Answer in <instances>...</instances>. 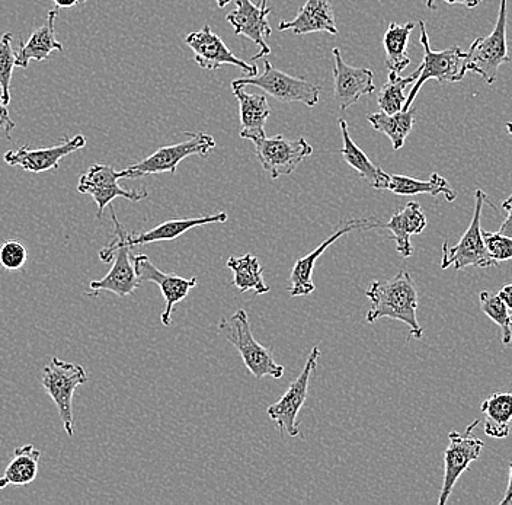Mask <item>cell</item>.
I'll list each match as a JSON object with an SVG mask.
<instances>
[{
  "instance_id": "cell-1",
  "label": "cell",
  "mask_w": 512,
  "mask_h": 505,
  "mask_svg": "<svg viewBox=\"0 0 512 505\" xmlns=\"http://www.w3.org/2000/svg\"><path fill=\"white\" fill-rule=\"evenodd\" d=\"M366 296L371 302V309L366 316L368 324H374L382 318L395 319L409 326L412 338H422L424 329L416 318L418 292L408 271H399L387 281H374Z\"/></svg>"
},
{
  "instance_id": "cell-2",
  "label": "cell",
  "mask_w": 512,
  "mask_h": 505,
  "mask_svg": "<svg viewBox=\"0 0 512 505\" xmlns=\"http://www.w3.org/2000/svg\"><path fill=\"white\" fill-rule=\"evenodd\" d=\"M219 332L239 351L246 369L256 379H281L284 376V366L278 364L271 351L259 344L252 335L248 313L245 310H236L229 318H223L219 322Z\"/></svg>"
},
{
  "instance_id": "cell-3",
  "label": "cell",
  "mask_w": 512,
  "mask_h": 505,
  "mask_svg": "<svg viewBox=\"0 0 512 505\" xmlns=\"http://www.w3.org/2000/svg\"><path fill=\"white\" fill-rule=\"evenodd\" d=\"M185 136L188 137L185 142L178 145L163 146L156 150L152 155L134 165L127 166L121 172L123 180H137V178L147 177V175L156 174H175L179 163L190 156H200L207 158L211 150L216 147V140L208 133H190L187 131Z\"/></svg>"
},
{
  "instance_id": "cell-4",
  "label": "cell",
  "mask_w": 512,
  "mask_h": 505,
  "mask_svg": "<svg viewBox=\"0 0 512 505\" xmlns=\"http://www.w3.org/2000/svg\"><path fill=\"white\" fill-rule=\"evenodd\" d=\"M475 198V213H473L472 222H470L469 229L464 232L459 244L448 246L447 242H444L441 270L453 267L454 270L460 271L467 267L491 268L496 265L489 255L482 233L483 206L485 204L492 206V203L485 191L482 190H476Z\"/></svg>"
},
{
  "instance_id": "cell-5",
  "label": "cell",
  "mask_w": 512,
  "mask_h": 505,
  "mask_svg": "<svg viewBox=\"0 0 512 505\" xmlns=\"http://www.w3.org/2000/svg\"><path fill=\"white\" fill-rule=\"evenodd\" d=\"M421 28V44L424 49V60L421 63V73L419 78L416 79L411 92L406 97L403 110H409L414 104L416 95L421 91L422 85L430 79L440 83H454L460 82L467 73L466 69V51L460 47L454 46L450 49L443 51H434L430 46V37L427 33V25L424 21L419 22Z\"/></svg>"
},
{
  "instance_id": "cell-6",
  "label": "cell",
  "mask_w": 512,
  "mask_h": 505,
  "mask_svg": "<svg viewBox=\"0 0 512 505\" xmlns=\"http://www.w3.org/2000/svg\"><path fill=\"white\" fill-rule=\"evenodd\" d=\"M88 382L86 370L79 364L67 363L54 357L44 367L43 388L53 399L60 414L67 436L75 434V418H73V395L79 386Z\"/></svg>"
},
{
  "instance_id": "cell-7",
  "label": "cell",
  "mask_w": 512,
  "mask_h": 505,
  "mask_svg": "<svg viewBox=\"0 0 512 505\" xmlns=\"http://www.w3.org/2000/svg\"><path fill=\"white\" fill-rule=\"evenodd\" d=\"M507 5L508 0H501L494 31L488 37L476 38L466 51L467 72L478 73L489 85L495 83L499 67L511 60L507 46Z\"/></svg>"
},
{
  "instance_id": "cell-8",
  "label": "cell",
  "mask_w": 512,
  "mask_h": 505,
  "mask_svg": "<svg viewBox=\"0 0 512 505\" xmlns=\"http://www.w3.org/2000/svg\"><path fill=\"white\" fill-rule=\"evenodd\" d=\"M232 85L256 86L277 101L302 102L310 108L319 104L320 92H322V88L315 83L287 75L275 69L267 60L264 62V72L261 75L236 79Z\"/></svg>"
},
{
  "instance_id": "cell-9",
  "label": "cell",
  "mask_w": 512,
  "mask_h": 505,
  "mask_svg": "<svg viewBox=\"0 0 512 505\" xmlns=\"http://www.w3.org/2000/svg\"><path fill=\"white\" fill-rule=\"evenodd\" d=\"M255 153L271 180L293 174L297 166L312 155L313 147L306 139H287L283 134L255 140Z\"/></svg>"
},
{
  "instance_id": "cell-10",
  "label": "cell",
  "mask_w": 512,
  "mask_h": 505,
  "mask_svg": "<svg viewBox=\"0 0 512 505\" xmlns=\"http://www.w3.org/2000/svg\"><path fill=\"white\" fill-rule=\"evenodd\" d=\"M479 423V420L473 421L464 433L451 431L448 434V446L446 452H444L443 488H441L438 505L447 504L460 476L469 469V466L475 460L479 459L483 449V441L472 433Z\"/></svg>"
},
{
  "instance_id": "cell-11",
  "label": "cell",
  "mask_w": 512,
  "mask_h": 505,
  "mask_svg": "<svg viewBox=\"0 0 512 505\" xmlns=\"http://www.w3.org/2000/svg\"><path fill=\"white\" fill-rule=\"evenodd\" d=\"M320 350L318 345L310 351L309 359L304 364L302 373L288 386L286 393L280 401L267 408L268 417L277 425L280 433H287L290 437H299L300 427L297 424V415L302 409L309 393L310 377L318 367Z\"/></svg>"
},
{
  "instance_id": "cell-12",
  "label": "cell",
  "mask_w": 512,
  "mask_h": 505,
  "mask_svg": "<svg viewBox=\"0 0 512 505\" xmlns=\"http://www.w3.org/2000/svg\"><path fill=\"white\" fill-rule=\"evenodd\" d=\"M111 209L112 222H114L115 239L111 242V246L126 245L133 249L134 246L155 244V242L174 241L179 236L187 233L188 230L198 228V226H207L211 223H226L227 214L216 213L207 214L203 217H191V219H174L168 222L160 223L156 228L147 230L143 233H128L124 230L120 220H118L115 210Z\"/></svg>"
},
{
  "instance_id": "cell-13",
  "label": "cell",
  "mask_w": 512,
  "mask_h": 505,
  "mask_svg": "<svg viewBox=\"0 0 512 505\" xmlns=\"http://www.w3.org/2000/svg\"><path fill=\"white\" fill-rule=\"evenodd\" d=\"M121 172L115 171L110 165L95 163L85 174L80 175L78 191L80 194H89L94 198L98 206V214L101 217L105 207L110 206L115 198H126L131 203H139L149 197L146 190H127L120 185Z\"/></svg>"
},
{
  "instance_id": "cell-14",
  "label": "cell",
  "mask_w": 512,
  "mask_h": 505,
  "mask_svg": "<svg viewBox=\"0 0 512 505\" xmlns=\"http://www.w3.org/2000/svg\"><path fill=\"white\" fill-rule=\"evenodd\" d=\"M131 248L126 245L105 246L99 251L102 262L114 261V265L101 280L91 281L92 292L88 296H98L101 292H111L120 297L130 296L142 286L134 268L133 258L130 255Z\"/></svg>"
},
{
  "instance_id": "cell-15",
  "label": "cell",
  "mask_w": 512,
  "mask_h": 505,
  "mask_svg": "<svg viewBox=\"0 0 512 505\" xmlns=\"http://www.w3.org/2000/svg\"><path fill=\"white\" fill-rule=\"evenodd\" d=\"M185 44L194 51V62L201 69L217 70L219 67L230 65L239 67L248 76L258 75L256 66L235 56L222 38L211 31L210 25L188 34L185 37Z\"/></svg>"
},
{
  "instance_id": "cell-16",
  "label": "cell",
  "mask_w": 512,
  "mask_h": 505,
  "mask_svg": "<svg viewBox=\"0 0 512 505\" xmlns=\"http://www.w3.org/2000/svg\"><path fill=\"white\" fill-rule=\"evenodd\" d=\"M134 268H136L137 277L140 283L152 281L158 284L160 292L165 297V309L160 315V322L162 325L169 326L172 324V312L179 302L188 296V293L197 286V277L182 278L174 276V274H166L160 271L147 255H134L133 257Z\"/></svg>"
},
{
  "instance_id": "cell-17",
  "label": "cell",
  "mask_w": 512,
  "mask_h": 505,
  "mask_svg": "<svg viewBox=\"0 0 512 505\" xmlns=\"http://www.w3.org/2000/svg\"><path fill=\"white\" fill-rule=\"evenodd\" d=\"M85 146L86 137L83 134H76L72 139L64 137L63 142L56 146L31 149L30 146L24 145L19 149L9 150L3 159L9 166H21L24 171L41 174L51 169H59L62 159Z\"/></svg>"
},
{
  "instance_id": "cell-18",
  "label": "cell",
  "mask_w": 512,
  "mask_h": 505,
  "mask_svg": "<svg viewBox=\"0 0 512 505\" xmlns=\"http://www.w3.org/2000/svg\"><path fill=\"white\" fill-rule=\"evenodd\" d=\"M334 54V98L339 110L347 111L361 98L376 91L373 70L366 67L347 65L342 59L341 50L335 47Z\"/></svg>"
},
{
  "instance_id": "cell-19",
  "label": "cell",
  "mask_w": 512,
  "mask_h": 505,
  "mask_svg": "<svg viewBox=\"0 0 512 505\" xmlns=\"http://www.w3.org/2000/svg\"><path fill=\"white\" fill-rule=\"evenodd\" d=\"M361 228H380L379 220H366V219H352L350 222L342 225V228L336 230L334 235L329 236L328 239L322 242L315 249V251L310 252L306 257L300 258L297 260L296 264H294L293 270H291L290 274V286H288V292H290L291 297H299V296H309L316 290L315 283H313V271H315L316 262H318L319 258L322 257L323 252L335 244L339 238L347 235V233L352 232L355 229Z\"/></svg>"
},
{
  "instance_id": "cell-20",
  "label": "cell",
  "mask_w": 512,
  "mask_h": 505,
  "mask_svg": "<svg viewBox=\"0 0 512 505\" xmlns=\"http://www.w3.org/2000/svg\"><path fill=\"white\" fill-rule=\"evenodd\" d=\"M270 14L271 9H262L252 0H236V8L227 14V22L235 28L236 35H245L259 47V53L252 57L251 62L271 54V47L267 43L272 34L268 22Z\"/></svg>"
},
{
  "instance_id": "cell-21",
  "label": "cell",
  "mask_w": 512,
  "mask_h": 505,
  "mask_svg": "<svg viewBox=\"0 0 512 505\" xmlns=\"http://www.w3.org/2000/svg\"><path fill=\"white\" fill-rule=\"evenodd\" d=\"M232 91L239 102L240 137L254 143L255 140L267 136L265 123L271 115L267 97L246 92L243 86L239 85H232Z\"/></svg>"
},
{
  "instance_id": "cell-22",
  "label": "cell",
  "mask_w": 512,
  "mask_h": 505,
  "mask_svg": "<svg viewBox=\"0 0 512 505\" xmlns=\"http://www.w3.org/2000/svg\"><path fill=\"white\" fill-rule=\"evenodd\" d=\"M278 28L280 31H293L296 35L338 34L334 9L329 0H307L296 18L291 21H281Z\"/></svg>"
},
{
  "instance_id": "cell-23",
  "label": "cell",
  "mask_w": 512,
  "mask_h": 505,
  "mask_svg": "<svg viewBox=\"0 0 512 505\" xmlns=\"http://www.w3.org/2000/svg\"><path fill=\"white\" fill-rule=\"evenodd\" d=\"M380 228L392 232V241L396 242V251L402 258L412 257L414 248L411 244V236L421 235L427 228V217L424 210L416 201L406 204L402 210L393 214L389 222L380 225Z\"/></svg>"
},
{
  "instance_id": "cell-24",
  "label": "cell",
  "mask_w": 512,
  "mask_h": 505,
  "mask_svg": "<svg viewBox=\"0 0 512 505\" xmlns=\"http://www.w3.org/2000/svg\"><path fill=\"white\" fill-rule=\"evenodd\" d=\"M57 15L56 9L48 12L46 24L34 31L25 43L21 41L16 54V66L27 69L31 60L44 62L53 51H63V44L57 40L56 35Z\"/></svg>"
},
{
  "instance_id": "cell-25",
  "label": "cell",
  "mask_w": 512,
  "mask_h": 505,
  "mask_svg": "<svg viewBox=\"0 0 512 505\" xmlns=\"http://www.w3.org/2000/svg\"><path fill=\"white\" fill-rule=\"evenodd\" d=\"M338 121L339 129H341L342 133V143H344L341 149V155L344 161L360 175L361 180L366 181L374 190H386V184L390 174L384 172L380 166L374 165L366 153L352 140L347 121H345L344 118H339Z\"/></svg>"
},
{
  "instance_id": "cell-26",
  "label": "cell",
  "mask_w": 512,
  "mask_h": 505,
  "mask_svg": "<svg viewBox=\"0 0 512 505\" xmlns=\"http://www.w3.org/2000/svg\"><path fill=\"white\" fill-rule=\"evenodd\" d=\"M386 191L396 196H418V194H430L432 197L443 194L447 201L453 203L457 198L456 191L450 187L446 178L438 175L437 172L431 175L430 180L422 181L416 178L405 177V175H389Z\"/></svg>"
},
{
  "instance_id": "cell-27",
  "label": "cell",
  "mask_w": 512,
  "mask_h": 505,
  "mask_svg": "<svg viewBox=\"0 0 512 505\" xmlns=\"http://www.w3.org/2000/svg\"><path fill=\"white\" fill-rule=\"evenodd\" d=\"M480 412L485 415L486 436L492 439H505L510 436L512 425V393L498 392L489 396L480 405Z\"/></svg>"
},
{
  "instance_id": "cell-28",
  "label": "cell",
  "mask_w": 512,
  "mask_h": 505,
  "mask_svg": "<svg viewBox=\"0 0 512 505\" xmlns=\"http://www.w3.org/2000/svg\"><path fill=\"white\" fill-rule=\"evenodd\" d=\"M40 457V450L35 449L32 444L18 447L14 452V459L6 466L3 476H0V489H5L9 485H30L37 478Z\"/></svg>"
},
{
  "instance_id": "cell-29",
  "label": "cell",
  "mask_w": 512,
  "mask_h": 505,
  "mask_svg": "<svg viewBox=\"0 0 512 505\" xmlns=\"http://www.w3.org/2000/svg\"><path fill=\"white\" fill-rule=\"evenodd\" d=\"M227 268L233 271V286L239 289L240 293L255 292L256 294H267L271 292V287L265 283L262 276V265L259 264V258L252 254L243 255V257H230L226 262Z\"/></svg>"
},
{
  "instance_id": "cell-30",
  "label": "cell",
  "mask_w": 512,
  "mask_h": 505,
  "mask_svg": "<svg viewBox=\"0 0 512 505\" xmlns=\"http://www.w3.org/2000/svg\"><path fill=\"white\" fill-rule=\"evenodd\" d=\"M414 28V22L403 25L392 22L384 33L383 46L386 51V66L390 72L402 73L406 67L411 65L408 44Z\"/></svg>"
},
{
  "instance_id": "cell-31",
  "label": "cell",
  "mask_w": 512,
  "mask_h": 505,
  "mask_svg": "<svg viewBox=\"0 0 512 505\" xmlns=\"http://www.w3.org/2000/svg\"><path fill=\"white\" fill-rule=\"evenodd\" d=\"M368 123L374 130L389 137L393 149H402L406 137L409 136L415 124V110L409 108L396 114L376 113L368 115Z\"/></svg>"
},
{
  "instance_id": "cell-32",
  "label": "cell",
  "mask_w": 512,
  "mask_h": 505,
  "mask_svg": "<svg viewBox=\"0 0 512 505\" xmlns=\"http://www.w3.org/2000/svg\"><path fill=\"white\" fill-rule=\"evenodd\" d=\"M421 73V66L412 73L408 78H402L400 73L390 72L389 79L384 83L379 97H377V104L384 114H396L403 110L405 105V89L409 85H414L416 79L419 78Z\"/></svg>"
},
{
  "instance_id": "cell-33",
  "label": "cell",
  "mask_w": 512,
  "mask_h": 505,
  "mask_svg": "<svg viewBox=\"0 0 512 505\" xmlns=\"http://www.w3.org/2000/svg\"><path fill=\"white\" fill-rule=\"evenodd\" d=\"M480 309L494 324L501 326L502 344L508 345L512 341L511 316L507 305L498 293L480 292Z\"/></svg>"
},
{
  "instance_id": "cell-34",
  "label": "cell",
  "mask_w": 512,
  "mask_h": 505,
  "mask_svg": "<svg viewBox=\"0 0 512 505\" xmlns=\"http://www.w3.org/2000/svg\"><path fill=\"white\" fill-rule=\"evenodd\" d=\"M16 66V56L12 50V34L5 33L0 38V94L5 107L11 104V79Z\"/></svg>"
},
{
  "instance_id": "cell-35",
  "label": "cell",
  "mask_w": 512,
  "mask_h": 505,
  "mask_svg": "<svg viewBox=\"0 0 512 505\" xmlns=\"http://www.w3.org/2000/svg\"><path fill=\"white\" fill-rule=\"evenodd\" d=\"M486 248L495 264L512 260V238L498 232H482Z\"/></svg>"
},
{
  "instance_id": "cell-36",
  "label": "cell",
  "mask_w": 512,
  "mask_h": 505,
  "mask_svg": "<svg viewBox=\"0 0 512 505\" xmlns=\"http://www.w3.org/2000/svg\"><path fill=\"white\" fill-rule=\"evenodd\" d=\"M28 251L21 242L8 241L0 246V264L9 271H18L27 262Z\"/></svg>"
},
{
  "instance_id": "cell-37",
  "label": "cell",
  "mask_w": 512,
  "mask_h": 505,
  "mask_svg": "<svg viewBox=\"0 0 512 505\" xmlns=\"http://www.w3.org/2000/svg\"><path fill=\"white\" fill-rule=\"evenodd\" d=\"M502 209L507 212V217H505L504 223H502L498 233L512 238V194L504 201V203H502Z\"/></svg>"
},
{
  "instance_id": "cell-38",
  "label": "cell",
  "mask_w": 512,
  "mask_h": 505,
  "mask_svg": "<svg viewBox=\"0 0 512 505\" xmlns=\"http://www.w3.org/2000/svg\"><path fill=\"white\" fill-rule=\"evenodd\" d=\"M498 294L501 296V299L504 300L505 305H507L508 312H510L512 325V283L505 284V286L499 290Z\"/></svg>"
},
{
  "instance_id": "cell-39",
  "label": "cell",
  "mask_w": 512,
  "mask_h": 505,
  "mask_svg": "<svg viewBox=\"0 0 512 505\" xmlns=\"http://www.w3.org/2000/svg\"><path fill=\"white\" fill-rule=\"evenodd\" d=\"M53 2L57 9H69L75 8L79 3L86 2V0H53Z\"/></svg>"
},
{
  "instance_id": "cell-40",
  "label": "cell",
  "mask_w": 512,
  "mask_h": 505,
  "mask_svg": "<svg viewBox=\"0 0 512 505\" xmlns=\"http://www.w3.org/2000/svg\"><path fill=\"white\" fill-rule=\"evenodd\" d=\"M443 2L450 3V5H463L466 8L473 9L482 3V0H443Z\"/></svg>"
},
{
  "instance_id": "cell-41",
  "label": "cell",
  "mask_w": 512,
  "mask_h": 505,
  "mask_svg": "<svg viewBox=\"0 0 512 505\" xmlns=\"http://www.w3.org/2000/svg\"><path fill=\"white\" fill-rule=\"evenodd\" d=\"M512 503V465L510 468V478H508V487L505 491L504 498H502L501 505H508Z\"/></svg>"
},
{
  "instance_id": "cell-42",
  "label": "cell",
  "mask_w": 512,
  "mask_h": 505,
  "mask_svg": "<svg viewBox=\"0 0 512 505\" xmlns=\"http://www.w3.org/2000/svg\"><path fill=\"white\" fill-rule=\"evenodd\" d=\"M216 2L219 8H226V6L229 5V3L232 2V0H216Z\"/></svg>"
},
{
  "instance_id": "cell-43",
  "label": "cell",
  "mask_w": 512,
  "mask_h": 505,
  "mask_svg": "<svg viewBox=\"0 0 512 505\" xmlns=\"http://www.w3.org/2000/svg\"><path fill=\"white\" fill-rule=\"evenodd\" d=\"M435 2H437V0H427L428 8L435 9Z\"/></svg>"
},
{
  "instance_id": "cell-44",
  "label": "cell",
  "mask_w": 512,
  "mask_h": 505,
  "mask_svg": "<svg viewBox=\"0 0 512 505\" xmlns=\"http://www.w3.org/2000/svg\"><path fill=\"white\" fill-rule=\"evenodd\" d=\"M267 3H268V0H262L261 5H259V6H261L262 9H267Z\"/></svg>"
},
{
  "instance_id": "cell-45",
  "label": "cell",
  "mask_w": 512,
  "mask_h": 505,
  "mask_svg": "<svg viewBox=\"0 0 512 505\" xmlns=\"http://www.w3.org/2000/svg\"><path fill=\"white\" fill-rule=\"evenodd\" d=\"M508 133L512 134V123L507 124Z\"/></svg>"
},
{
  "instance_id": "cell-46",
  "label": "cell",
  "mask_w": 512,
  "mask_h": 505,
  "mask_svg": "<svg viewBox=\"0 0 512 505\" xmlns=\"http://www.w3.org/2000/svg\"><path fill=\"white\" fill-rule=\"evenodd\" d=\"M0 105H3V102H2V94H0ZM3 107H5V105H3Z\"/></svg>"
},
{
  "instance_id": "cell-47",
  "label": "cell",
  "mask_w": 512,
  "mask_h": 505,
  "mask_svg": "<svg viewBox=\"0 0 512 505\" xmlns=\"http://www.w3.org/2000/svg\"><path fill=\"white\" fill-rule=\"evenodd\" d=\"M0 127H3V121H2V118H0Z\"/></svg>"
}]
</instances>
